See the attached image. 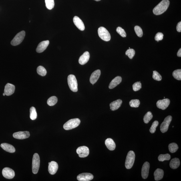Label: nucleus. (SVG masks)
<instances>
[{
    "label": "nucleus",
    "mask_w": 181,
    "mask_h": 181,
    "mask_svg": "<svg viewBox=\"0 0 181 181\" xmlns=\"http://www.w3.org/2000/svg\"><path fill=\"white\" fill-rule=\"evenodd\" d=\"M170 5V1L169 0H162L154 8L153 13L156 15L162 14L166 11Z\"/></svg>",
    "instance_id": "obj_1"
},
{
    "label": "nucleus",
    "mask_w": 181,
    "mask_h": 181,
    "mask_svg": "<svg viewBox=\"0 0 181 181\" xmlns=\"http://www.w3.org/2000/svg\"><path fill=\"white\" fill-rule=\"evenodd\" d=\"M81 121L79 118L71 119L63 125V128L66 130H69L77 128L80 124Z\"/></svg>",
    "instance_id": "obj_2"
},
{
    "label": "nucleus",
    "mask_w": 181,
    "mask_h": 181,
    "mask_svg": "<svg viewBox=\"0 0 181 181\" xmlns=\"http://www.w3.org/2000/svg\"><path fill=\"white\" fill-rule=\"evenodd\" d=\"M67 82L71 90L73 92H77L78 91L77 83L75 75H69L67 77Z\"/></svg>",
    "instance_id": "obj_3"
},
{
    "label": "nucleus",
    "mask_w": 181,
    "mask_h": 181,
    "mask_svg": "<svg viewBox=\"0 0 181 181\" xmlns=\"http://www.w3.org/2000/svg\"><path fill=\"white\" fill-rule=\"evenodd\" d=\"M135 158V153L133 151H130L127 155L125 162V167L127 169H130L134 165Z\"/></svg>",
    "instance_id": "obj_4"
},
{
    "label": "nucleus",
    "mask_w": 181,
    "mask_h": 181,
    "mask_svg": "<svg viewBox=\"0 0 181 181\" xmlns=\"http://www.w3.org/2000/svg\"><path fill=\"white\" fill-rule=\"evenodd\" d=\"M98 34L99 37L105 41H109L110 40V34L107 30L104 27H101L98 29Z\"/></svg>",
    "instance_id": "obj_5"
},
{
    "label": "nucleus",
    "mask_w": 181,
    "mask_h": 181,
    "mask_svg": "<svg viewBox=\"0 0 181 181\" xmlns=\"http://www.w3.org/2000/svg\"><path fill=\"white\" fill-rule=\"evenodd\" d=\"M40 164V159L38 154L36 153L33 155L32 169V172L34 174H36L38 172Z\"/></svg>",
    "instance_id": "obj_6"
},
{
    "label": "nucleus",
    "mask_w": 181,
    "mask_h": 181,
    "mask_svg": "<svg viewBox=\"0 0 181 181\" xmlns=\"http://www.w3.org/2000/svg\"><path fill=\"white\" fill-rule=\"evenodd\" d=\"M25 31H22L17 33L11 41V44L13 46L19 45L21 43L24 39L25 36Z\"/></svg>",
    "instance_id": "obj_7"
},
{
    "label": "nucleus",
    "mask_w": 181,
    "mask_h": 181,
    "mask_svg": "<svg viewBox=\"0 0 181 181\" xmlns=\"http://www.w3.org/2000/svg\"><path fill=\"white\" fill-rule=\"evenodd\" d=\"M172 120V117L170 115H169L165 118L160 127V131L162 133H165L167 132Z\"/></svg>",
    "instance_id": "obj_8"
},
{
    "label": "nucleus",
    "mask_w": 181,
    "mask_h": 181,
    "mask_svg": "<svg viewBox=\"0 0 181 181\" xmlns=\"http://www.w3.org/2000/svg\"><path fill=\"white\" fill-rule=\"evenodd\" d=\"M76 152L80 158H85L89 155V150L88 147L83 146L79 147Z\"/></svg>",
    "instance_id": "obj_9"
},
{
    "label": "nucleus",
    "mask_w": 181,
    "mask_h": 181,
    "mask_svg": "<svg viewBox=\"0 0 181 181\" xmlns=\"http://www.w3.org/2000/svg\"><path fill=\"white\" fill-rule=\"evenodd\" d=\"M2 174L4 178L7 179H11L15 176L14 171L10 168H5L3 169Z\"/></svg>",
    "instance_id": "obj_10"
},
{
    "label": "nucleus",
    "mask_w": 181,
    "mask_h": 181,
    "mask_svg": "<svg viewBox=\"0 0 181 181\" xmlns=\"http://www.w3.org/2000/svg\"><path fill=\"white\" fill-rule=\"evenodd\" d=\"M170 103V99L166 98L158 100L157 102L156 105L158 108L164 110L168 108Z\"/></svg>",
    "instance_id": "obj_11"
},
{
    "label": "nucleus",
    "mask_w": 181,
    "mask_h": 181,
    "mask_svg": "<svg viewBox=\"0 0 181 181\" xmlns=\"http://www.w3.org/2000/svg\"><path fill=\"white\" fill-rule=\"evenodd\" d=\"M30 136V133L28 131H20L13 133V138L20 140H23L28 138Z\"/></svg>",
    "instance_id": "obj_12"
},
{
    "label": "nucleus",
    "mask_w": 181,
    "mask_h": 181,
    "mask_svg": "<svg viewBox=\"0 0 181 181\" xmlns=\"http://www.w3.org/2000/svg\"><path fill=\"white\" fill-rule=\"evenodd\" d=\"M94 176L90 173H84L79 174L77 177V180L79 181H89L93 180Z\"/></svg>",
    "instance_id": "obj_13"
},
{
    "label": "nucleus",
    "mask_w": 181,
    "mask_h": 181,
    "mask_svg": "<svg viewBox=\"0 0 181 181\" xmlns=\"http://www.w3.org/2000/svg\"><path fill=\"white\" fill-rule=\"evenodd\" d=\"M15 87L14 85L10 83H7L5 86L4 93L7 96H10L14 93Z\"/></svg>",
    "instance_id": "obj_14"
},
{
    "label": "nucleus",
    "mask_w": 181,
    "mask_h": 181,
    "mask_svg": "<svg viewBox=\"0 0 181 181\" xmlns=\"http://www.w3.org/2000/svg\"><path fill=\"white\" fill-rule=\"evenodd\" d=\"M58 168V165L57 162L52 161L49 163L48 170L50 174H55L57 172Z\"/></svg>",
    "instance_id": "obj_15"
},
{
    "label": "nucleus",
    "mask_w": 181,
    "mask_h": 181,
    "mask_svg": "<svg viewBox=\"0 0 181 181\" xmlns=\"http://www.w3.org/2000/svg\"><path fill=\"white\" fill-rule=\"evenodd\" d=\"M150 168V164L148 162H145L143 164L142 169V176L143 179L148 178Z\"/></svg>",
    "instance_id": "obj_16"
},
{
    "label": "nucleus",
    "mask_w": 181,
    "mask_h": 181,
    "mask_svg": "<svg viewBox=\"0 0 181 181\" xmlns=\"http://www.w3.org/2000/svg\"><path fill=\"white\" fill-rule=\"evenodd\" d=\"M73 23L77 28L81 31H83L85 29L84 24L79 18L77 16H75L73 18Z\"/></svg>",
    "instance_id": "obj_17"
},
{
    "label": "nucleus",
    "mask_w": 181,
    "mask_h": 181,
    "mask_svg": "<svg viewBox=\"0 0 181 181\" xmlns=\"http://www.w3.org/2000/svg\"><path fill=\"white\" fill-rule=\"evenodd\" d=\"M49 44V41L48 40L44 41L41 42L39 44L36 49L37 52L40 53L44 51Z\"/></svg>",
    "instance_id": "obj_18"
},
{
    "label": "nucleus",
    "mask_w": 181,
    "mask_h": 181,
    "mask_svg": "<svg viewBox=\"0 0 181 181\" xmlns=\"http://www.w3.org/2000/svg\"><path fill=\"white\" fill-rule=\"evenodd\" d=\"M101 73L100 70H99V69H98V70L94 71L92 74H91L89 81H90V83L93 85H94L98 81L99 77H100Z\"/></svg>",
    "instance_id": "obj_19"
},
{
    "label": "nucleus",
    "mask_w": 181,
    "mask_h": 181,
    "mask_svg": "<svg viewBox=\"0 0 181 181\" xmlns=\"http://www.w3.org/2000/svg\"><path fill=\"white\" fill-rule=\"evenodd\" d=\"M90 55L88 51L85 52L82 55L79 57V62L81 65H84L88 62Z\"/></svg>",
    "instance_id": "obj_20"
},
{
    "label": "nucleus",
    "mask_w": 181,
    "mask_h": 181,
    "mask_svg": "<svg viewBox=\"0 0 181 181\" xmlns=\"http://www.w3.org/2000/svg\"><path fill=\"white\" fill-rule=\"evenodd\" d=\"M122 81V77L120 76H117L113 79L111 81L109 86V88L112 89L120 84Z\"/></svg>",
    "instance_id": "obj_21"
},
{
    "label": "nucleus",
    "mask_w": 181,
    "mask_h": 181,
    "mask_svg": "<svg viewBox=\"0 0 181 181\" xmlns=\"http://www.w3.org/2000/svg\"><path fill=\"white\" fill-rule=\"evenodd\" d=\"M1 146L4 150L7 152L13 153L15 152V150L14 147L11 145L6 143H3L1 144Z\"/></svg>",
    "instance_id": "obj_22"
},
{
    "label": "nucleus",
    "mask_w": 181,
    "mask_h": 181,
    "mask_svg": "<svg viewBox=\"0 0 181 181\" xmlns=\"http://www.w3.org/2000/svg\"><path fill=\"white\" fill-rule=\"evenodd\" d=\"M122 102V100L120 99L113 101L110 104L111 110L112 111H115L117 110L121 106Z\"/></svg>",
    "instance_id": "obj_23"
},
{
    "label": "nucleus",
    "mask_w": 181,
    "mask_h": 181,
    "mask_svg": "<svg viewBox=\"0 0 181 181\" xmlns=\"http://www.w3.org/2000/svg\"><path fill=\"white\" fill-rule=\"evenodd\" d=\"M105 144L107 148L110 151L114 150L116 148V145L114 141L111 138L107 139L105 140Z\"/></svg>",
    "instance_id": "obj_24"
},
{
    "label": "nucleus",
    "mask_w": 181,
    "mask_h": 181,
    "mask_svg": "<svg viewBox=\"0 0 181 181\" xmlns=\"http://www.w3.org/2000/svg\"><path fill=\"white\" fill-rule=\"evenodd\" d=\"M164 171L161 169H157L154 173V176L155 180H160L163 178L164 176Z\"/></svg>",
    "instance_id": "obj_25"
},
{
    "label": "nucleus",
    "mask_w": 181,
    "mask_h": 181,
    "mask_svg": "<svg viewBox=\"0 0 181 181\" xmlns=\"http://www.w3.org/2000/svg\"><path fill=\"white\" fill-rule=\"evenodd\" d=\"M180 165V160L178 158L172 159L170 163V166L172 169H176L178 168Z\"/></svg>",
    "instance_id": "obj_26"
},
{
    "label": "nucleus",
    "mask_w": 181,
    "mask_h": 181,
    "mask_svg": "<svg viewBox=\"0 0 181 181\" xmlns=\"http://www.w3.org/2000/svg\"><path fill=\"white\" fill-rule=\"evenodd\" d=\"M37 117L36 109L34 107H31L30 109V118L31 120H35Z\"/></svg>",
    "instance_id": "obj_27"
},
{
    "label": "nucleus",
    "mask_w": 181,
    "mask_h": 181,
    "mask_svg": "<svg viewBox=\"0 0 181 181\" xmlns=\"http://www.w3.org/2000/svg\"><path fill=\"white\" fill-rule=\"evenodd\" d=\"M168 148L170 151L172 153H174L177 151L178 149V145L175 143H171L169 145Z\"/></svg>",
    "instance_id": "obj_28"
},
{
    "label": "nucleus",
    "mask_w": 181,
    "mask_h": 181,
    "mask_svg": "<svg viewBox=\"0 0 181 181\" xmlns=\"http://www.w3.org/2000/svg\"><path fill=\"white\" fill-rule=\"evenodd\" d=\"M153 115L151 112L149 111L147 112L146 114L145 115L143 120L145 124H148L150 121L153 118Z\"/></svg>",
    "instance_id": "obj_29"
},
{
    "label": "nucleus",
    "mask_w": 181,
    "mask_h": 181,
    "mask_svg": "<svg viewBox=\"0 0 181 181\" xmlns=\"http://www.w3.org/2000/svg\"><path fill=\"white\" fill-rule=\"evenodd\" d=\"M58 99L56 96H52L48 99L47 103L50 106H53L57 103Z\"/></svg>",
    "instance_id": "obj_30"
},
{
    "label": "nucleus",
    "mask_w": 181,
    "mask_h": 181,
    "mask_svg": "<svg viewBox=\"0 0 181 181\" xmlns=\"http://www.w3.org/2000/svg\"><path fill=\"white\" fill-rule=\"evenodd\" d=\"M46 6L47 9L51 10L55 6L54 0H45Z\"/></svg>",
    "instance_id": "obj_31"
},
{
    "label": "nucleus",
    "mask_w": 181,
    "mask_h": 181,
    "mask_svg": "<svg viewBox=\"0 0 181 181\" xmlns=\"http://www.w3.org/2000/svg\"><path fill=\"white\" fill-rule=\"evenodd\" d=\"M172 75L175 79L177 80H181V69H178L174 71Z\"/></svg>",
    "instance_id": "obj_32"
},
{
    "label": "nucleus",
    "mask_w": 181,
    "mask_h": 181,
    "mask_svg": "<svg viewBox=\"0 0 181 181\" xmlns=\"http://www.w3.org/2000/svg\"><path fill=\"white\" fill-rule=\"evenodd\" d=\"M37 71L38 73L41 76H44L46 75V70L42 66H39L38 67Z\"/></svg>",
    "instance_id": "obj_33"
},
{
    "label": "nucleus",
    "mask_w": 181,
    "mask_h": 181,
    "mask_svg": "<svg viewBox=\"0 0 181 181\" xmlns=\"http://www.w3.org/2000/svg\"><path fill=\"white\" fill-rule=\"evenodd\" d=\"M171 156L170 154H161L159 156L158 159L160 161H164L165 160H169L170 159Z\"/></svg>",
    "instance_id": "obj_34"
},
{
    "label": "nucleus",
    "mask_w": 181,
    "mask_h": 181,
    "mask_svg": "<svg viewBox=\"0 0 181 181\" xmlns=\"http://www.w3.org/2000/svg\"><path fill=\"white\" fill-rule=\"evenodd\" d=\"M140 104V100L138 99H134V100H131L129 103L131 107H135V108L138 107Z\"/></svg>",
    "instance_id": "obj_35"
},
{
    "label": "nucleus",
    "mask_w": 181,
    "mask_h": 181,
    "mask_svg": "<svg viewBox=\"0 0 181 181\" xmlns=\"http://www.w3.org/2000/svg\"><path fill=\"white\" fill-rule=\"evenodd\" d=\"M134 29L137 35L139 37H142L143 35V32L142 28L139 26H136L135 27Z\"/></svg>",
    "instance_id": "obj_36"
},
{
    "label": "nucleus",
    "mask_w": 181,
    "mask_h": 181,
    "mask_svg": "<svg viewBox=\"0 0 181 181\" xmlns=\"http://www.w3.org/2000/svg\"><path fill=\"white\" fill-rule=\"evenodd\" d=\"M135 50L133 49H129L126 52V55L128 56L130 59H133L135 55Z\"/></svg>",
    "instance_id": "obj_37"
},
{
    "label": "nucleus",
    "mask_w": 181,
    "mask_h": 181,
    "mask_svg": "<svg viewBox=\"0 0 181 181\" xmlns=\"http://www.w3.org/2000/svg\"><path fill=\"white\" fill-rule=\"evenodd\" d=\"M153 78L155 80L157 81H160L162 79L161 75L156 71H153Z\"/></svg>",
    "instance_id": "obj_38"
},
{
    "label": "nucleus",
    "mask_w": 181,
    "mask_h": 181,
    "mask_svg": "<svg viewBox=\"0 0 181 181\" xmlns=\"http://www.w3.org/2000/svg\"><path fill=\"white\" fill-rule=\"evenodd\" d=\"M159 124V122L158 121L156 120L153 123L151 126L150 129V132L151 133H154L156 132V129L158 126Z\"/></svg>",
    "instance_id": "obj_39"
},
{
    "label": "nucleus",
    "mask_w": 181,
    "mask_h": 181,
    "mask_svg": "<svg viewBox=\"0 0 181 181\" xmlns=\"http://www.w3.org/2000/svg\"><path fill=\"white\" fill-rule=\"evenodd\" d=\"M116 31L117 33H118L121 36L123 37H126V32L122 28L120 27H117Z\"/></svg>",
    "instance_id": "obj_40"
},
{
    "label": "nucleus",
    "mask_w": 181,
    "mask_h": 181,
    "mask_svg": "<svg viewBox=\"0 0 181 181\" xmlns=\"http://www.w3.org/2000/svg\"><path fill=\"white\" fill-rule=\"evenodd\" d=\"M133 90L135 91H138L142 88V84L140 82H137L135 83L133 85Z\"/></svg>",
    "instance_id": "obj_41"
},
{
    "label": "nucleus",
    "mask_w": 181,
    "mask_h": 181,
    "mask_svg": "<svg viewBox=\"0 0 181 181\" xmlns=\"http://www.w3.org/2000/svg\"><path fill=\"white\" fill-rule=\"evenodd\" d=\"M164 35L162 33L158 32L156 34L155 37V40L158 42L162 40L164 38Z\"/></svg>",
    "instance_id": "obj_42"
},
{
    "label": "nucleus",
    "mask_w": 181,
    "mask_h": 181,
    "mask_svg": "<svg viewBox=\"0 0 181 181\" xmlns=\"http://www.w3.org/2000/svg\"><path fill=\"white\" fill-rule=\"evenodd\" d=\"M176 30L178 32H181V22H179L177 24L176 26Z\"/></svg>",
    "instance_id": "obj_43"
},
{
    "label": "nucleus",
    "mask_w": 181,
    "mask_h": 181,
    "mask_svg": "<svg viewBox=\"0 0 181 181\" xmlns=\"http://www.w3.org/2000/svg\"><path fill=\"white\" fill-rule=\"evenodd\" d=\"M177 56L178 57H181V49L180 48L179 50L178 51V53H177Z\"/></svg>",
    "instance_id": "obj_44"
},
{
    "label": "nucleus",
    "mask_w": 181,
    "mask_h": 181,
    "mask_svg": "<svg viewBox=\"0 0 181 181\" xmlns=\"http://www.w3.org/2000/svg\"><path fill=\"white\" fill-rule=\"evenodd\" d=\"M3 96H5V93H3Z\"/></svg>",
    "instance_id": "obj_45"
},
{
    "label": "nucleus",
    "mask_w": 181,
    "mask_h": 181,
    "mask_svg": "<svg viewBox=\"0 0 181 181\" xmlns=\"http://www.w3.org/2000/svg\"><path fill=\"white\" fill-rule=\"evenodd\" d=\"M94 1H101V0H94Z\"/></svg>",
    "instance_id": "obj_46"
}]
</instances>
